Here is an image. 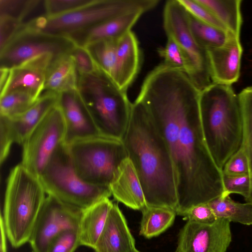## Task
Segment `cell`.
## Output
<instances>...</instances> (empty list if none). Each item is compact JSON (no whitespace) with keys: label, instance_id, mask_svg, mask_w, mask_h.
Wrapping results in <instances>:
<instances>
[{"label":"cell","instance_id":"cell-12","mask_svg":"<svg viewBox=\"0 0 252 252\" xmlns=\"http://www.w3.org/2000/svg\"><path fill=\"white\" fill-rule=\"evenodd\" d=\"M83 210L48 195L40 209L29 243L33 252H47L51 241L63 230L78 228Z\"/></svg>","mask_w":252,"mask_h":252},{"label":"cell","instance_id":"cell-15","mask_svg":"<svg viewBox=\"0 0 252 252\" xmlns=\"http://www.w3.org/2000/svg\"><path fill=\"white\" fill-rule=\"evenodd\" d=\"M58 104L64 121L65 144L101 135L77 90L60 94Z\"/></svg>","mask_w":252,"mask_h":252},{"label":"cell","instance_id":"cell-18","mask_svg":"<svg viewBox=\"0 0 252 252\" xmlns=\"http://www.w3.org/2000/svg\"><path fill=\"white\" fill-rule=\"evenodd\" d=\"M109 188L116 200L132 209L141 211L147 206L139 177L127 157L117 168Z\"/></svg>","mask_w":252,"mask_h":252},{"label":"cell","instance_id":"cell-34","mask_svg":"<svg viewBox=\"0 0 252 252\" xmlns=\"http://www.w3.org/2000/svg\"><path fill=\"white\" fill-rule=\"evenodd\" d=\"M224 191L222 195L237 193L243 196L249 203L251 195V184L249 175L229 176L223 175Z\"/></svg>","mask_w":252,"mask_h":252},{"label":"cell","instance_id":"cell-25","mask_svg":"<svg viewBox=\"0 0 252 252\" xmlns=\"http://www.w3.org/2000/svg\"><path fill=\"white\" fill-rule=\"evenodd\" d=\"M217 219H224L229 222L244 225L252 224V204L239 203L229 195H221L207 202Z\"/></svg>","mask_w":252,"mask_h":252},{"label":"cell","instance_id":"cell-4","mask_svg":"<svg viewBox=\"0 0 252 252\" xmlns=\"http://www.w3.org/2000/svg\"><path fill=\"white\" fill-rule=\"evenodd\" d=\"M77 92L100 134L122 140L132 103L127 92L98 68L91 73L78 75Z\"/></svg>","mask_w":252,"mask_h":252},{"label":"cell","instance_id":"cell-7","mask_svg":"<svg viewBox=\"0 0 252 252\" xmlns=\"http://www.w3.org/2000/svg\"><path fill=\"white\" fill-rule=\"evenodd\" d=\"M159 0H93L74 10L51 17H39L27 26L39 32L65 36L117 16L135 11L144 13Z\"/></svg>","mask_w":252,"mask_h":252},{"label":"cell","instance_id":"cell-37","mask_svg":"<svg viewBox=\"0 0 252 252\" xmlns=\"http://www.w3.org/2000/svg\"><path fill=\"white\" fill-rule=\"evenodd\" d=\"M69 54L74 60L78 75L91 73L98 68L85 46L75 44Z\"/></svg>","mask_w":252,"mask_h":252},{"label":"cell","instance_id":"cell-16","mask_svg":"<svg viewBox=\"0 0 252 252\" xmlns=\"http://www.w3.org/2000/svg\"><path fill=\"white\" fill-rule=\"evenodd\" d=\"M207 53L212 83L231 86L238 80L243 53L240 36L231 33L222 45Z\"/></svg>","mask_w":252,"mask_h":252},{"label":"cell","instance_id":"cell-2","mask_svg":"<svg viewBox=\"0 0 252 252\" xmlns=\"http://www.w3.org/2000/svg\"><path fill=\"white\" fill-rule=\"evenodd\" d=\"M122 141L139 177L147 206L176 212L178 199L171 158L151 116L136 99Z\"/></svg>","mask_w":252,"mask_h":252},{"label":"cell","instance_id":"cell-22","mask_svg":"<svg viewBox=\"0 0 252 252\" xmlns=\"http://www.w3.org/2000/svg\"><path fill=\"white\" fill-rule=\"evenodd\" d=\"M113 205L112 202L107 198L83 211L78 226L80 245L94 249L104 229Z\"/></svg>","mask_w":252,"mask_h":252},{"label":"cell","instance_id":"cell-23","mask_svg":"<svg viewBox=\"0 0 252 252\" xmlns=\"http://www.w3.org/2000/svg\"><path fill=\"white\" fill-rule=\"evenodd\" d=\"M78 75L69 52L54 59L48 68L44 91L58 94L77 90Z\"/></svg>","mask_w":252,"mask_h":252},{"label":"cell","instance_id":"cell-3","mask_svg":"<svg viewBox=\"0 0 252 252\" xmlns=\"http://www.w3.org/2000/svg\"><path fill=\"white\" fill-rule=\"evenodd\" d=\"M199 105L207 145L222 171L242 142L243 119L238 95L231 86L212 83L201 91Z\"/></svg>","mask_w":252,"mask_h":252},{"label":"cell","instance_id":"cell-13","mask_svg":"<svg viewBox=\"0 0 252 252\" xmlns=\"http://www.w3.org/2000/svg\"><path fill=\"white\" fill-rule=\"evenodd\" d=\"M231 240L227 220L219 218L208 224L188 221L180 231L176 252H225Z\"/></svg>","mask_w":252,"mask_h":252},{"label":"cell","instance_id":"cell-24","mask_svg":"<svg viewBox=\"0 0 252 252\" xmlns=\"http://www.w3.org/2000/svg\"><path fill=\"white\" fill-rule=\"evenodd\" d=\"M209 9L228 32L240 36L243 24L241 0H197Z\"/></svg>","mask_w":252,"mask_h":252},{"label":"cell","instance_id":"cell-10","mask_svg":"<svg viewBox=\"0 0 252 252\" xmlns=\"http://www.w3.org/2000/svg\"><path fill=\"white\" fill-rule=\"evenodd\" d=\"M65 135L64 121L57 103L26 138L21 163L38 177L56 150L64 143Z\"/></svg>","mask_w":252,"mask_h":252},{"label":"cell","instance_id":"cell-39","mask_svg":"<svg viewBox=\"0 0 252 252\" xmlns=\"http://www.w3.org/2000/svg\"><path fill=\"white\" fill-rule=\"evenodd\" d=\"M32 0H0V17H5L21 21Z\"/></svg>","mask_w":252,"mask_h":252},{"label":"cell","instance_id":"cell-26","mask_svg":"<svg viewBox=\"0 0 252 252\" xmlns=\"http://www.w3.org/2000/svg\"><path fill=\"white\" fill-rule=\"evenodd\" d=\"M141 212L140 234L147 238L164 231L172 225L177 215L174 210L163 207L146 206Z\"/></svg>","mask_w":252,"mask_h":252},{"label":"cell","instance_id":"cell-9","mask_svg":"<svg viewBox=\"0 0 252 252\" xmlns=\"http://www.w3.org/2000/svg\"><path fill=\"white\" fill-rule=\"evenodd\" d=\"M163 27L167 36L175 39L184 52L189 64L188 75L200 90L212 83L207 51L192 35L188 13L178 0H167L163 9Z\"/></svg>","mask_w":252,"mask_h":252},{"label":"cell","instance_id":"cell-17","mask_svg":"<svg viewBox=\"0 0 252 252\" xmlns=\"http://www.w3.org/2000/svg\"><path fill=\"white\" fill-rule=\"evenodd\" d=\"M59 94L43 91L37 100L25 112L12 117L0 116L14 143L23 144L26 138L58 102Z\"/></svg>","mask_w":252,"mask_h":252},{"label":"cell","instance_id":"cell-41","mask_svg":"<svg viewBox=\"0 0 252 252\" xmlns=\"http://www.w3.org/2000/svg\"></svg>","mask_w":252,"mask_h":252},{"label":"cell","instance_id":"cell-1","mask_svg":"<svg viewBox=\"0 0 252 252\" xmlns=\"http://www.w3.org/2000/svg\"><path fill=\"white\" fill-rule=\"evenodd\" d=\"M200 92L186 73L161 63L145 78L136 99L146 109L171 158L178 199L177 215L224 191L222 172L203 133Z\"/></svg>","mask_w":252,"mask_h":252},{"label":"cell","instance_id":"cell-33","mask_svg":"<svg viewBox=\"0 0 252 252\" xmlns=\"http://www.w3.org/2000/svg\"><path fill=\"white\" fill-rule=\"evenodd\" d=\"M79 246L78 228L69 229L63 231L53 238L47 252H74Z\"/></svg>","mask_w":252,"mask_h":252},{"label":"cell","instance_id":"cell-35","mask_svg":"<svg viewBox=\"0 0 252 252\" xmlns=\"http://www.w3.org/2000/svg\"><path fill=\"white\" fill-rule=\"evenodd\" d=\"M222 172L223 175L229 176L249 175L248 160L241 146L227 161Z\"/></svg>","mask_w":252,"mask_h":252},{"label":"cell","instance_id":"cell-6","mask_svg":"<svg viewBox=\"0 0 252 252\" xmlns=\"http://www.w3.org/2000/svg\"><path fill=\"white\" fill-rule=\"evenodd\" d=\"M38 178L48 195L83 211L112 195L109 187L90 185L80 178L64 143L56 150Z\"/></svg>","mask_w":252,"mask_h":252},{"label":"cell","instance_id":"cell-40","mask_svg":"<svg viewBox=\"0 0 252 252\" xmlns=\"http://www.w3.org/2000/svg\"><path fill=\"white\" fill-rule=\"evenodd\" d=\"M0 252H7L6 234L4 228V222L2 215L0 216Z\"/></svg>","mask_w":252,"mask_h":252},{"label":"cell","instance_id":"cell-31","mask_svg":"<svg viewBox=\"0 0 252 252\" xmlns=\"http://www.w3.org/2000/svg\"><path fill=\"white\" fill-rule=\"evenodd\" d=\"M167 36L165 46L163 48H159L158 51L159 56L164 60L162 63L188 75L189 64L184 52L174 38Z\"/></svg>","mask_w":252,"mask_h":252},{"label":"cell","instance_id":"cell-38","mask_svg":"<svg viewBox=\"0 0 252 252\" xmlns=\"http://www.w3.org/2000/svg\"><path fill=\"white\" fill-rule=\"evenodd\" d=\"M93 0H46L47 17L54 16L74 10Z\"/></svg>","mask_w":252,"mask_h":252},{"label":"cell","instance_id":"cell-11","mask_svg":"<svg viewBox=\"0 0 252 252\" xmlns=\"http://www.w3.org/2000/svg\"><path fill=\"white\" fill-rule=\"evenodd\" d=\"M75 45L67 37L46 34L22 26L0 49V68L11 69L45 54L58 57L69 53Z\"/></svg>","mask_w":252,"mask_h":252},{"label":"cell","instance_id":"cell-8","mask_svg":"<svg viewBox=\"0 0 252 252\" xmlns=\"http://www.w3.org/2000/svg\"><path fill=\"white\" fill-rule=\"evenodd\" d=\"M66 146L77 175L94 186L109 187L119 165L127 157L122 140L102 135L78 140Z\"/></svg>","mask_w":252,"mask_h":252},{"label":"cell","instance_id":"cell-27","mask_svg":"<svg viewBox=\"0 0 252 252\" xmlns=\"http://www.w3.org/2000/svg\"><path fill=\"white\" fill-rule=\"evenodd\" d=\"M243 119V139L241 146L246 153L249 166L251 195L249 203L252 204V86L238 94Z\"/></svg>","mask_w":252,"mask_h":252},{"label":"cell","instance_id":"cell-5","mask_svg":"<svg viewBox=\"0 0 252 252\" xmlns=\"http://www.w3.org/2000/svg\"><path fill=\"white\" fill-rule=\"evenodd\" d=\"M46 192L39 180L21 163L11 171L4 196V228L11 245L18 248L29 241Z\"/></svg>","mask_w":252,"mask_h":252},{"label":"cell","instance_id":"cell-21","mask_svg":"<svg viewBox=\"0 0 252 252\" xmlns=\"http://www.w3.org/2000/svg\"><path fill=\"white\" fill-rule=\"evenodd\" d=\"M143 14L140 11L126 13L74 32L67 37L75 44L82 46L101 40H118L131 31Z\"/></svg>","mask_w":252,"mask_h":252},{"label":"cell","instance_id":"cell-19","mask_svg":"<svg viewBox=\"0 0 252 252\" xmlns=\"http://www.w3.org/2000/svg\"><path fill=\"white\" fill-rule=\"evenodd\" d=\"M93 249L95 252H139L117 204L113 203L104 229Z\"/></svg>","mask_w":252,"mask_h":252},{"label":"cell","instance_id":"cell-14","mask_svg":"<svg viewBox=\"0 0 252 252\" xmlns=\"http://www.w3.org/2000/svg\"><path fill=\"white\" fill-rule=\"evenodd\" d=\"M56 57L52 54L43 55L9 69L0 78V96L22 91L38 99L44 90L48 68Z\"/></svg>","mask_w":252,"mask_h":252},{"label":"cell","instance_id":"cell-20","mask_svg":"<svg viewBox=\"0 0 252 252\" xmlns=\"http://www.w3.org/2000/svg\"><path fill=\"white\" fill-rule=\"evenodd\" d=\"M141 54L136 36L129 31L117 40L116 64L113 80L123 91L127 90L137 75Z\"/></svg>","mask_w":252,"mask_h":252},{"label":"cell","instance_id":"cell-30","mask_svg":"<svg viewBox=\"0 0 252 252\" xmlns=\"http://www.w3.org/2000/svg\"><path fill=\"white\" fill-rule=\"evenodd\" d=\"M37 99L24 92L7 93L0 97V116L10 118L18 115L28 109Z\"/></svg>","mask_w":252,"mask_h":252},{"label":"cell","instance_id":"cell-29","mask_svg":"<svg viewBox=\"0 0 252 252\" xmlns=\"http://www.w3.org/2000/svg\"><path fill=\"white\" fill-rule=\"evenodd\" d=\"M117 39H104L86 45L95 64L112 79L114 73L117 50Z\"/></svg>","mask_w":252,"mask_h":252},{"label":"cell","instance_id":"cell-32","mask_svg":"<svg viewBox=\"0 0 252 252\" xmlns=\"http://www.w3.org/2000/svg\"><path fill=\"white\" fill-rule=\"evenodd\" d=\"M186 11L198 21L227 31L224 25L212 13L197 0H178Z\"/></svg>","mask_w":252,"mask_h":252},{"label":"cell","instance_id":"cell-28","mask_svg":"<svg viewBox=\"0 0 252 252\" xmlns=\"http://www.w3.org/2000/svg\"><path fill=\"white\" fill-rule=\"evenodd\" d=\"M188 20L189 29L195 39L206 51L222 45L231 33L202 23L189 13Z\"/></svg>","mask_w":252,"mask_h":252},{"label":"cell","instance_id":"cell-36","mask_svg":"<svg viewBox=\"0 0 252 252\" xmlns=\"http://www.w3.org/2000/svg\"><path fill=\"white\" fill-rule=\"evenodd\" d=\"M178 215L183 216L188 221L199 223H212L217 219L208 203L190 206Z\"/></svg>","mask_w":252,"mask_h":252}]
</instances>
